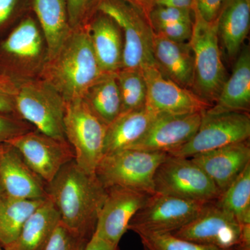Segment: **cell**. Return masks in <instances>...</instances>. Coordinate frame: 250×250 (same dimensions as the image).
<instances>
[{"instance_id": "5b68a950", "label": "cell", "mask_w": 250, "mask_h": 250, "mask_svg": "<svg viewBox=\"0 0 250 250\" xmlns=\"http://www.w3.org/2000/svg\"><path fill=\"white\" fill-rule=\"evenodd\" d=\"M167 156L166 152L125 149L104 156L95 174L105 188L123 187L153 195L156 169Z\"/></svg>"}, {"instance_id": "60d3db41", "label": "cell", "mask_w": 250, "mask_h": 250, "mask_svg": "<svg viewBox=\"0 0 250 250\" xmlns=\"http://www.w3.org/2000/svg\"><path fill=\"white\" fill-rule=\"evenodd\" d=\"M130 4L134 5L148 16L152 8V0H125Z\"/></svg>"}, {"instance_id": "d6986e66", "label": "cell", "mask_w": 250, "mask_h": 250, "mask_svg": "<svg viewBox=\"0 0 250 250\" xmlns=\"http://www.w3.org/2000/svg\"><path fill=\"white\" fill-rule=\"evenodd\" d=\"M94 52L106 73L121 70L124 54V39L121 28L108 15L98 11L85 25Z\"/></svg>"}, {"instance_id": "ba28073f", "label": "cell", "mask_w": 250, "mask_h": 250, "mask_svg": "<svg viewBox=\"0 0 250 250\" xmlns=\"http://www.w3.org/2000/svg\"><path fill=\"white\" fill-rule=\"evenodd\" d=\"M64 127L77 165L88 173H95L103 157L107 126L95 116L84 100L80 98L66 102Z\"/></svg>"}, {"instance_id": "277c9868", "label": "cell", "mask_w": 250, "mask_h": 250, "mask_svg": "<svg viewBox=\"0 0 250 250\" xmlns=\"http://www.w3.org/2000/svg\"><path fill=\"white\" fill-rule=\"evenodd\" d=\"M189 43L194 57L190 90L211 106L228 80L219 45L216 22H207L193 13V27Z\"/></svg>"}, {"instance_id": "f35d334b", "label": "cell", "mask_w": 250, "mask_h": 250, "mask_svg": "<svg viewBox=\"0 0 250 250\" xmlns=\"http://www.w3.org/2000/svg\"><path fill=\"white\" fill-rule=\"evenodd\" d=\"M84 250H119V246H113L94 233Z\"/></svg>"}, {"instance_id": "8fae6325", "label": "cell", "mask_w": 250, "mask_h": 250, "mask_svg": "<svg viewBox=\"0 0 250 250\" xmlns=\"http://www.w3.org/2000/svg\"><path fill=\"white\" fill-rule=\"evenodd\" d=\"M207 203L155 192L136 212L128 230L174 232L192 221Z\"/></svg>"}, {"instance_id": "4316f807", "label": "cell", "mask_w": 250, "mask_h": 250, "mask_svg": "<svg viewBox=\"0 0 250 250\" xmlns=\"http://www.w3.org/2000/svg\"><path fill=\"white\" fill-rule=\"evenodd\" d=\"M47 199L21 200L6 194L0 196V246L5 250L9 248L17 239L26 220Z\"/></svg>"}, {"instance_id": "ac0fdd59", "label": "cell", "mask_w": 250, "mask_h": 250, "mask_svg": "<svg viewBox=\"0 0 250 250\" xmlns=\"http://www.w3.org/2000/svg\"><path fill=\"white\" fill-rule=\"evenodd\" d=\"M189 158L208 175L222 192L250 164L249 140Z\"/></svg>"}, {"instance_id": "6da1fadb", "label": "cell", "mask_w": 250, "mask_h": 250, "mask_svg": "<svg viewBox=\"0 0 250 250\" xmlns=\"http://www.w3.org/2000/svg\"><path fill=\"white\" fill-rule=\"evenodd\" d=\"M46 191L58 210L61 223L90 241L106 197V188L95 174L82 170L72 160L46 184Z\"/></svg>"}, {"instance_id": "e0dca14e", "label": "cell", "mask_w": 250, "mask_h": 250, "mask_svg": "<svg viewBox=\"0 0 250 250\" xmlns=\"http://www.w3.org/2000/svg\"><path fill=\"white\" fill-rule=\"evenodd\" d=\"M0 182L8 196L21 200L47 198V184L8 143L4 144L0 157Z\"/></svg>"}, {"instance_id": "4fadbf2b", "label": "cell", "mask_w": 250, "mask_h": 250, "mask_svg": "<svg viewBox=\"0 0 250 250\" xmlns=\"http://www.w3.org/2000/svg\"><path fill=\"white\" fill-rule=\"evenodd\" d=\"M7 143L17 149L46 184L54 178L62 166L75 160V152L67 141L55 139L36 129Z\"/></svg>"}, {"instance_id": "ee69618b", "label": "cell", "mask_w": 250, "mask_h": 250, "mask_svg": "<svg viewBox=\"0 0 250 250\" xmlns=\"http://www.w3.org/2000/svg\"><path fill=\"white\" fill-rule=\"evenodd\" d=\"M0 250H6L4 249V248H3L2 247L0 246Z\"/></svg>"}, {"instance_id": "f6af8a7d", "label": "cell", "mask_w": 250, "mask_h": 250, "mask_svg": "<svg viewBox=\"0 0 250 250\" xmlns=\"http://www.w3.org/2000/svg\"><path fill=\"white\" fill-rule=\"evenodd\" d=\"M238 250V249H236V250Z\"/></svg>"}, {"instance_id": "5bb4252c", "label": "cell", "mask_w": 250, "mask_h": 250, "mask_svg": "<svg viewBox=\"0 0 250 250\" xmlns=\"http://www.w3.org/2000/svg\"><path fill=\"white\" fill-rule=\"evenodd\" d=\"M149 195L126 188H106V197L99 213L95 233L113 246H119L131 219Z\"/></svg>"}, {"instance_id": "44dd1931", "label": "cell", "mask_w": 250, "mask_h": 250, "mask_svg": "<svg viewBox=\"0 0 250 250\" xmlns=\"http://www.w3.org/2000/svg\"><path fill=\"white\" fill-rule=\"evenodd\" d=\"M250 107V50L245 46L235 60L232 74L228 78L215 103L207 113L246 112Z\"/></svg>"}, {"instance_id": "cb8c5ba5", "label": "cell", "mask_w": 250, "mask_h": 250, "mask_svg": "<svg viewBox=\"0 0 250 250\" xmlns=\"http://www.w3.org/2000/svg\"><path fill=\"white\" fill-rule=\"evenodd\" d=\"M30 6L45 36L50 58L72 31L66 0H30Z\"/></svg>"}, {"instance_id": "7bdbcfd3", "label": "cell", "mask_w": 250, "mask_h": 250, "mask_svg": "<svg viewBox=\"0 0 250 250\" xmlns=\"http://www.w3.org/2000/svg\"><path fill=\"white\" fill-rule=\"evenodd\" d=\"M4 144L0 146V157H1V154H2L3 149H4Z\"/></svg>"}, {"instance_id": "ffe728a7", "label": "cell", "mask_w": 250, "mask_h": 250, "mask_svg": "<svg viewBox=\"0 0 250 250\" xmlns=\"http://www.w3.org/2000/svg\"><path fill=\"white\" fill-rule=\"evenodd\" d=\"M152 55L154 65L164 77L190 90L194 57L189 42H175L154 33Z\"/></svg>"}, {"instance_id": "2e32d148", "label": "cell", "mask_w": 250, "mask_h": 250, "mask_svg": "<svg viewBox=\"0 0 250 250\" xmlns=\"http://www.w3.org/2000/svg\"><path fill=\"white\" fill-rule=\"evenodd\" d=\"M204 112L159 115L146 134L127 149L168 154L193 137L200 126Z\"/></svg>"}, {"instance_id": "74e56055", "label": "cell", "mask_w": 250, "mask_h": 250, "mask_svg": "<svg viewBox=\"0 0 250 250\" xmlns=\"http://www.w3.org/2000/svg\"><path fill=\"white\" fill-rule=\"evenodd\" d=\"M16 85L14 82L0 75V111L15 113V93Z\"/></svg>"}, {"instance_id": "d4e9b609", "label": "cell", "mask_w": 250, "mask_h": 250, "mask_svg": "<svg viewBox=\"0 0 250 250\" xmlns=\"http://www.w3.org/2000/svg\"><path fill=\"white\" fill-rule=\"evenodd\" d=\"M60 222L58 210L47 198L28 218L17 239L6 250H45Z\"/></svg>"}, {"instance_id": "d6a6232c", "label": "cell", "mask_w": 250, "mask_h": 250, "mask_svg": "<svg viewBox=\"0 0 250 250\" xmlns=\"http://www.w3.org/2000/svg\"><path fill=\"white\" fill-rule=\"evenodd\" d=\"M103 0H66L69 21L72 29L84 27L98 11Z\"/></svg>"}, {"instance_id": "83f0119b", "label": "cell", "mask_w": 250, "mask_h": 250, "mask_svg": "<svg viewBox=\"0 0 250 250\" xmlns=\"http://www.w3.org/2000/svg\"><path fill=\"white\" fill-rule=\"evenodd\" d=\"M215 202L241 225L250 224V164Z\"/></svg>"}, {"instance_id": "52a82bcc", "label": "cell", "mask_w": 250, "mask_h": 250, "mask_svg": "<svg viewBox=\"0 0 250 250\" xmlns=\"http://www.w3.org/2000/svg\"><path fill=\"white\" fill-rule=\"evenodd\" d=\"M98 11L113 18L123 32L124 54L122 69L142 70L154 65V31L147 15L125 0H103Z\"/></svg>"}, {"instance_id": "7c38bea8", "label": "cell", "mask_w": 250, "mask_h": 250, "mask_svg": "<svg viewBox=\"0 0 250 250\" xmlns=\"http://www.w3.org/2000/svg\"><path fill=\"white\" fill-rule=\"evenodd\" d=\"M242 226L231 213L213 201L207 203L192 221L172 233L198 244L232 250L239 246Z\"/></svg>"}, {"instance_id": "7a4b0ae2", "label": "cell", "mask_w": 250, "mask_h": 250, "mask_svg": "<svg viewBox=\"0 0 250 250\" xmlns=\"http://www.w3.org/2000/svg\"><path fill=\"white\" fill-rule=\"evenodd\" d=\"M105 74L85 26L72 29L65 42L49 58L40 79L69 102L83 98L87 90Z\"/></svg>"}, {"instance_id": "8992f818", "label": "cell", "mask_w": 250, "mask_h": 250, "mask_svg": "<svg viewBox=\"0 0 250 250\" xmlns=\"http://www.w3.org/2000/svg\"><path fill=\"white\" fill-rule=\"evenodd\" d=\"M16 85V114L38 131L67 141L64 127L66 102L62 95L41 79Z\"/></svg>"}, {"instance_id": "836d02e7", "label": "cell", "mask_w": 250, "mask_h": 250, "mask_svg": "<svg viewBox=\"0 0 250 250\" xmlns=\"http://www.w3.org/2000/svg\"><path fill=\"white\" fill-rule=\"evenodd\" d=\"M34 129L17 114L0 111V146Z\"/></svg>"}, {"instance_id": "603a6c76", "label": "cell", "mask_w": 250, "mask_h": 250, "mask_svg": "<svg viewBox=\"0 0 250 250\" xmlns=\"http://www.w3.org/2000/svg\"><path fill=\"white\" fill-rule=\"evenodd\" d=\"M219 41L231 60H236L249 34L250 0H227L216 21Z\"/></svg>"}, {"instance_id": "d590c367", "label": "cell", "mask_w": 250, "mask_h": 250, "mask_svg": "<svg viewBox=\"0 0 250 250\" xmlns=\"http://www.w3.org/2000/svg\"><path fill=\"white\" fill-rule=\"evenodd\" d=\"M193 27L192 22H174L163 24L153 28L154 34H159L169 39L179 42H188L190 40Z\"/></svg>"}, {"instance_id": "9a60e30c", "label": "cell", "mask_w": 250, "mask_h": 250, "mask_svg": "<svg viewBox=\"0 0 250 250\" xmlns=\"http://www.w3.org/2000/svg\"><path fill=\"white\" fill-rule=\"evenodd\" d=\"M142 72L147 85L146 106L157 114H187L210 107L191 90L164 77L155 65L145 67Z\"/></svg>"}, {"instance_id": "bcb514c9", "label": "cell", "mask_w": 250, "mask_h": 250, "mask_svg": "<svg viewBox=\"0 0 250 250\" xmlns=\"http://www.w3.org/2000/svg\"></svg>"}, {"instance_id": "ab89813d", "label": "cell", "mask_w": 250, "mask_h": 250, "mask_svg": "<svg viewBox=\"0 0 250 250\" xmlns=\"http://www.w3.org/2000/svg\"><path fill=\"white\" fill-rule=\"evenodd\" d=\"M192 2L193 0H152V7L154 6H166L192 9Z\"/></svg>"}, {"instance_id": "1f68e13d", "label": "cell", "mask_w": 250, "mask_h": 250, "mask_svg": "<svg viewBox=\"0 0 250 250\" xmlns=\"http://www.w3.org/2000/svg\"><path fill=\"white\" fill-rule=\"evenodd\" d=\"M192 9H182L172 6H154L148 14V19L153 28L163 24L183 22H192Z\"/></svg>"}, {"instance_id": "4dcf8cb0", "label": "cell", "mask_w": 250, "mask_h": 250, "mask_svg": "<svg viewBox=\"0 0 250 250\" xmlns=\"http://www.w3.org/2000/svg\"><path fill=\"white\" fill-rule=\"evenodd\" d=\"M88 241L60 222L45 250H84Z\"/></svg>"}, {"instance_id": "30bf717a", "label": "cell", "mask_w": 250, "mask_h": 250, "mask_svg": "<svg viewBox=\"0 0 250 250\" xmlns=\"http://www.w3.org/2000/svg\"><path fill=\"white\" fill-rule=\"evenodd\" d=\"M250 117L246 112L210 113L205 111L198 129L188 142L168 153L189 158L249 140Z\"/></svg>"}, {"instance_id": "484cf974", "label": "cell", "mask_w": 250, "mask_h": 250, "mask_svg": "<svg viewBox=\"0 0 250 250\" xmlns=\"http://www.w3.org/2000/svg\"><path fill=\"white\" fill-rule=\"evenodd\" d=\"M82 98L106 126L121 114V97L116 73L104 75L87 90Z\"/></svg>"}, {"instance_id": "f1b7e54d", "label": "cell", "mask_w": 250, "mask_h": 250, "mask_svg": "<svg viewBox=\"0 0 250 250\" xmlns=\"http://www.w3.org/2000/svg\"><path fill=\"white\" fill-rule=\"evenodd\" d=\"M116 75L121 97V113L146 106L147 85L142 70L121 69Z\"/></svg>"}, {"instance_id": "7402d4cb", "label": "cell", "mask_w": 250, "mask_h": 250, "mask_svg": "<svg viewBox=\"0 0 250 250\" xmlns=\"http://www.w3.org/2000/svg\"><path fill=\"white\" fill-rule=\"evenodd\" d=\"M159 115L146 106L121 113L106 128L103 156L132 146L146 134Z\"/></svg>"}, {"instance_id": "9c48e42d", "label": "cell", "mask_w": 250, "mask_h": 250, "mask_svg": "<svg viewBox=\"0 0 250 250\" xmlns=\"http://www.w3.org/2000/svg\"><path fill=\"white\" fill-rule=\"evenodd\" d=\"M154 190L157 193L209 202L220 196V190L190 158L167 156L156 169Z\"/></svg>"}, {"instance_id": "b9f144b4", "label": "cell", "mask_w": 250, "mask_h": 250, "mask_svg": "<svg viewBox=\"0 0 250 250\" xmlns=\"http://www.w3.org/2000/svg\"><path fill=\"white\" fill-rule=\"evenodd\" d=\"M5 194L4 188H3L2 185H1V182H0V196Z\"/></svg>"}, {"instance_id": "3957f363", "label": "cell", "mask_w": 250, "mask_h": 250, "mask_svg": "<svg viewBox=\"0 0 250 250\" xmlns=\"http://www.w3.org/2000/svg\"><path fill=\"white\" fill-rule=\"evenodd\" d=\"M2 76L15 84L40 79L49 59V49L37 20L29 12L10 29L0 42Z\"/></svg>"}, {"instance_id": "f546056e", "label": "cell", "mask_w": 250, "mask_h": 250, "mask_svg": "<svg viewBox=\"0 0 250 250\" xmlns=\"http://www.w3.org/2000/svg\"><path fill=\"white\" fill-rule=\"evenodd\" d=\"M134 232L139 235L146 250H225L187 241L170 232H152L141 230Z\"/></svg>"}, {"instance_id": "8d00e7d4", "label": "cell", "mask_w": 250, "mask_h": 250, "mask_svg": "<svg viewBox=\"0 0 250 250\" xmlns=\"http://www.w3.org/2000/svg\"><path fill=\"white\" fill-rule=\"evenodd\" d=\"M227 0H193L192 10L208 22H216Z\"/></svg>"}, {"instance_id": "e575fe53", "label": "cell", "mask_w": 250, "mask_h": 250, "mask_svg": "<svg viewBox=\"0 0 250 250\" xmlns=\"http://www.w3.org/2000/svg\"><path fill=\"white\" fill-rule=\"evenodd\" d=\"M31 11L30 0H0V31L14 26Z\"/></svg>"}]
</instances>
